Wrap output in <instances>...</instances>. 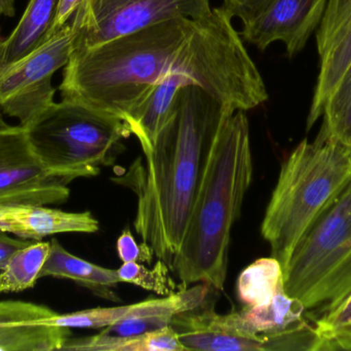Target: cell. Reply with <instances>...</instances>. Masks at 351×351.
I'll return each mask as SVG.
<instances>
[{
    "label": "cell",
    "instance_id": "cell-1",
    "mask_svg": "<svg viewBox=\"0 0 351 351\" xmlns=\"http://www.w3.org/2000/svg\"><path fill=\"white\" fill-rule=\"evenodd\" d=\"M191 80L221 105L251 111L268 99L263 78L223 4L200 18H178L90 49H73L62 100L125 120L167 76Z\"/></svg>",
    "mask_w": 351,
    "mask_h": 351
},
{
    "label": "cell",
    "instance_id": "cell-2",
    "mask_svg": "<svg viewBox=\"0 0 351 351\" xmlns=\"http://www.w3.org/2000/svg\"><path fill=\"white\" fill-rule=\"evenodd\" d=\"M227 107L195 84L180 90L177 107L154 148L135 163L128 185L138 197L134 226L169 267L179 251L190 212Z\"/></svg>",
    "mask_w": 351,
    "mask_h": 351
},
{
    "label": "cell",
    "instance_id": "cell-3",
    "mask_svg": "<svg viewBox=\"0 0 351 351\" xmlns=\"http://www.w3.org/2000/svg\"><path fill=\"white\" fill-rule=\"evenodd\" d=\"M253 179L245 111L225 109L198 185L179 251L170 269L183 286L224 288L230 233Z\"/></svg>",
    "mask_w": 351,
    "mask_h": 351
},
{
    "label": "cell",
    "instance_id": "cell-4",
    "mask_svg": "<svg viewBox=\"0 0 351 351\" xmlns=\"http://www.w3.org/2000/svg\"><path fill=\"white\" fill-rule=\"evenodd\" d=\"M350 181V148L322 132L313 142L301 141L282 163L261 227L282 270L305 233Z\"/></svg>",
    "mask_w": 351,
    "mask_h": 351
},
{
    "label": "cell",
    "instance_id": "cell-5",
    "mask_svg": "<svg viewBox=\"0 0 351 351\" xmlns=\"http://www.w3.org/2000/svg\"><path fill=\"white\" fill-rule=\"evenodd\" d=\"M25 128L43 168L66 185L110 166L123 150V140L132 135L121 120L65 100L51 104Z\"/></svg>",
    "mask_w": 351,
    "mask_h": 351
},
{
    "label": "cell",
    "instance_id": "cell-6",
    "mask_svg": "<svg viewBox=\"0 0 351 351\" xmlns=\"http://www.w3.org/2000/svg\"><path fill=\"white\" fill-rule=\"evenodd\" d=\"M282 271L285 292L307 313H325L350 294L351 181L305 233Z\"/></svg>",
    "mask_w": 351,
    "mask_h": 351
},
{
    "label": "cell",
    "instance_id": "cell-7",
    "mask_svg": "<svg viewBox=\"0 0 351 351\" xmlns=\"http://www.w3.org/2000/svg\"><path fill=\"white\" fill-rule=\"evenodd\" d=\"M76 31L71 20L38 47L0 67V109L27 126L55 103L53 74L65 67Z\"/></svg>",
    "mask_w": 351,
    "mask_h": 351
},
{
    "label": "cell",
    "instance_id": "cell-8",
    "mask_svg": "<svg viewBox=\"0 0 351 351\" xmlns=\"http://www.w3.org/2000/svg\"><path fill=\"white\" fill-rule=\"evenodd\" d=\"M210 0H84L72 16L73 49H90L146 27L178 18H200Z\"/></svg>",
    "mask_w": 351,
    "mask_h": 351
},
{
    "label": "cell",
    "instance_id": "cell-9",
    "mask_svg": "<svg viewBox=\"0 0 351 351\" xmlns=\"http://www.w3.org/2000/svg\"><path fill=\"white\" fill-rule=\"evenodd\" d=\"M69 196L67 185L49 175L35 156L26 128L0 129V205L62 204Z\"/></svg>",
    "mask_w": 351,
    "mask_h": 351
},
{
    "label": "cell",
    "instance_id": "cell-10",
    "mask_svg": "<svg viewBox=\"0 0 351 351\" xmlns=\"http://www.w3.org/2000/svg\"><path fill=\"white\" fill-rule=\"evenodd\" d=\"M210 288L204 284L186 286L164 298L136 303L125 319L104 328L98 335L68 338L62 350L110 351L114 344L162 329L171 325L176 315L202 306L208 301Z\"/></svg>",
    "mask_w": 351,
    "mask_h": 351
},
{
    "label": "cell",
    "instance_id": "cell-11",
    "mask_svg": "<svg viewBox=\"0 0 351 351\" xmlns=\"http://www.w3.org/2000/svg\"><path fill=\"white\" fill-rule=\"evenodd\" d=\"M328 0H271L243 23V41L263 52L271 43L286 45L290 58L302 51L323 18Z\"/></svg>",
    "mask_w": 351,
    "mask_h": 351
},
{
    "label": "cell",
    "instance_id": "cell-12",
    "mask_svg": "<svg viewBox=\"0 0 351 351\" xmlns=\"http://www.w3.org/2000/svg\"><path fill=\"white\" fill-rule=\"evenodd\" d=\"M317 45L321 67L307 117V130L323 115L328 98L351 65V0H328L317 31Z\"/></svg>",
    "mask_w": 351,
    "mask_h": 351
},
{
    "label": "cell",
    "instance_id": "cell-13",
    "mask_svg": "<svg viewBox=\"0 0 351 351\" xmlns=\"http://www.w3.org/2000/svg\"><path fill=\"white\" fill-rule=\"evenodd\" d=\"M206 302L171 321L188 351H262L263 338L250 329L241 313L219 315Z\"/></svg>",
    "mask_w": 351,
    "mask_h": 351
},
{
    "label": "cell",
    "instance_id": "cell-14",
    "mask_svg": "<svg viewBox=\"0 0 351 351\" xmlns=\"http://www.w3.org/2000/svg\"><path fill=\"white\" fill-rule=\"evenodd\" d=\"M56 315L43 305L0 301V351L62 350L70 329L43 324Z\"/></svg>",
    "mask_w": 351,
    "mask_h": 351
},
{
    "label": "cell",
    "instance_id": "cell-15",
    "mask_svg": "<svg viewBox=\"0 0 351 351\" xmlns=\"http://www.w3.org/2000/svg\"><path fill=\"white\" fill-rule=\"evenodd\" d=\"M99 222L90 212H67L40 204H1L0 231L25 240L41 241L61 233H95Z\"/></svg>",
    "mask_w": 351,
    "mask_h": 351
},
{
    "label": "cell",
    "instance_id": "cell-16",
    "mask_svg": "<svg viewBox=\"0 0 351 351\" xmlns=\"http://www.w3.org/2000/svg\"><path fill=\"white\" fill-rule=\"evenodd\" d=\"M188 84H195L180 74L167 76L154 87L147 99L125 120L131 133L139 140L143 154L154 148L158 134L175 113L180 90Z\"/></svg>",
    "mask_w": 351,
    "mask_h": 351
},
{
    "label": "cell",
    "instance_id": "cell-17",
    "mask_svg": "<svg viewBox=\"0 0 351 351\" xmlns=\"http://www.w3.org/2000/svg\"><path fill=\"white\" fill-rule=\"evenodd\" d=\"M58 4L59 0H29L14 30L0 39V67L21 59L47 41Z\"/></svg>",
    "mask_w": 351,
    "mask_h": 351
},
{
    "label": "cell",
    "instance_id": "cell-18",
    "mask_svg": "<svg viewBox=\"0 0 351 351\" xmlns=\"http://www.w3.org/2000/svg\"><path fill=\"white\" fill-rule=\"evenodd\" d=\"M43 278L73 280L107 299H112L110 288L121 282L117 270L107 269L72 255L56 238L51 239L49 257L40 273Z\"/></svg>",
    "mask_w": 351,
    "mask_h": 351
},
{
    "label": "cell",
    "instance_id": "cell-19",
    "mask_svg": "<svg viewBox=\"0 0 351 351\" xmlns=\"http://www.w3.org/2000/svg\"><path fill=\"white\" fill-rule=\"evenodd\" d=\"M245 323L254 333L270 336L307 323V311L302 303L280 291L268 304L247 307L241 311Z\"/></svg>",
    "mask_w": 351,
    "mask_h": 351
},
{
    "label": "cell",
    "instance_id": "cell-20",
    "mask_svg": "<svg viewBox=\"0 0 351 351\" xmlns=\"http://www.w3.org/2000/svg\"><path fill=\"white\" fill-rule=\"evenodd\" d=\"M284 288V271L274 258H262L247 266L237 284V297L247 307L268 304Z\"/></svg>",
    "mask_w": 351,
    "mask_h": 351
},
{
    "label": "cell",
    "instance_id": "cell-21",
    "mask_svg": "<svg viewBox=\"0 0 351 351\" xmlns=\"http://www.w3.org/2000/svg\"><path fill=\"white\" fill-rule=\"evenodd\" d=\"M49 249L51 242L35 241L16 251L0 271V294L33 288L40 278Z\"/></svg>",
    "mask_w": 351,
    "mask_h": 351
},
{
    "label": "cell",
    "instance_id": "cell-22",
    "mask_svg": "<svg viewBox=\"0 0 351 351\" xmlns=\"http://www.w3.org/2000/svg\"><path fill=\"white\" fill-rule=\"evenodd\" d=\"M322 133L351 150V65L324 107Z\"/></svg>",
    "mask_w": 351,
    "mask_h": 351
},
{
    "label": "cell",
    "instance_id": "cell-23",
    "mask_svg": "<svg viewBox=\"0 0 351 351\" xmlns=\"http://www.w3.org/2000/svg\"><path fill=\"white\" fill-rule=\"evenodd\" d=\"M117 271L121 282L135 284L160 296H169L181 288H186L185 286H177L170 276V267L168 264L160 259L152 269H148L137 262H129L123 263Z\"/></svg>",
    "mask_w": 351,
    "mask_h": 351
},
{
    "label": "cell",
    "instance_id": "cell-24",
    "mask_svg": "<svg viewBox=\"0 0 351 351\" xmlns=\"http://www.w3.org/2000/svg\"><path fill=\"white\" fill-rule=\"evenodd\" d=\"M315 328L322 339V350H340L351 336V292L329 310L315 319Z\"/></svg>",
    "mask_w": 351,
    "mask_h": 351
},
{
    "label": "cell",
    "instance_id": "cell-25",
    "mask_svg": "<svg viewBox=\"0 0 351 351\" xmlns=\"http://www.w3.org/2000/svg\"><path fill=\"white\" fill-rule=\"evenodd\" d=\"M134 304L117 307H99L67 315H57L43 319L45 325L68 329H104L129 315Z\"/></svg>",
    "mask_w": 351,
    "mask_h": 351
},
{
    "label": "cell",
    "instance_id": "cell-26",
    "mask_svg": "<svg viewBox=\"0 0 351 351\" xmlns=\"http://www.w3.org/2000/svg\"><path fill=\"white\" fill-rule=\"evenodd\" d=\"M110 351H188L171 326L114 344Z\"/></svg>",
    "mask_w": 351,
    "mask_h": 351
},
{
    "label": "cell",
    "instance_id": "cell-27",
    "mask_svg": "<svg viewBox=\"0 0 351 351\" xmlns=\"http://www.w3.org/2000/svg\"><path fill=\"white\" fill-rule=\"evenodd\" d=\"M117 249L123 263L137 262L150 264L154 255V251L147 243L138 245L129 228L125 229L117 239Z\"/></svg>",
    "mask_w": 351,
    "mask_h": 351
},
{
    "label": "cell",
    "instance_id": "cell-28",
    "mask_svg": "<svg viewBox=\"0 0 351 351\" xmlns=\"http://www.w3.org/2000/svg\"><path fill=\"white\" fill-rule=\"evenodd\" d=\"M270 1L271 0H223L222 4L233 18H239L243 23L257 16Z\"/></svg>",
    "mask_w": 351,
    "mask_h": 351
},
{
    "label": "cell",
    "instance_id": "cell-29",
    "mask_svg": "<svg viewBox=\"0 0 351 351\" xmlns=\"http://www.w3.org/2000/svg\"><path fill=\"white\" fill-rule=\"evenodd\" d=\"M82 1L84 0H59L55 20H53L47 39L57 33L62 27L65 26L71 20Z\"/></svg>",
    "mask_w": 351,
    "mask_h": 351
},
{
    "label": "cell",
    "instance_id": "cell-30",
    "mask_svg": "<svg viewBox=\"0 0 351 351\" xmlns=\"http://www.w3.org/2000/svg\"><path fill=\"white\" fill-rule=\"evenodd\" d=\"M32 242V240L12 238V237L8 236V233L0 231V271L5 267L10 258L16 251L24 249Z\"/></svg>",
    "mask_w": 351,
    "mask_h": 351
},
{
    "label": "cell",
    "instance_id": "cell-31",
    "mask_svg": "<svg viewBox=\"0 0 351 351\" xmlns=\"http://www.w3.org/2000/svg\"><path fill=\"white\" fill-rule=\"evenodd\" d=\"M14 14V0H0V16H6L12 18Z\"/></svg>",
    "mask_w": 351,
    "mask_h": 351
},
{
    "label": "cell",
    "instance_id": "cell-32",
    "mask_svg": "<svg viewBox=\"0 0 351 351\" xmlns=\"http://www.w3.org/2000/svg\"><path fill=\"white\" fill-rule=\"evenodd\" d=\"M340 350H351V336L342 342Z\"/></svg>",
    "mask_w": 351,
    "mask_h": 351
},
{
    "label": "cell",
    "instance_id": "cell-33",
    "mask_svg": "<svg viewBox=\"0 0 351 351\" xmlns=\"http://www.w3.org/2000/svg\"><path fill=\"white\" fill-rule=\"evenodd\" d=\"M8 124L4 121L3 117H2V111L0 109V129H3V128L8 127Z\"/></svg>",
    "mask_w": 351,
    "mask_h": 351
}]
</instances>
